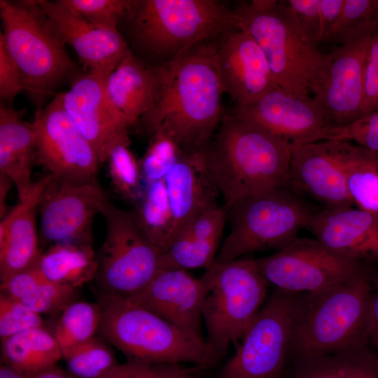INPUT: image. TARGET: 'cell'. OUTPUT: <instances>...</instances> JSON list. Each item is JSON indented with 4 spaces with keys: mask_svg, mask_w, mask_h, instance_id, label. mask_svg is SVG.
<instances>
[{
    "mask_svg": "<svg viewBox=\"0 0 378 378\" xmlns=\"http://www.w3.org/2000/svg\"><path fill=\"white\" fill-rule=\"evenodd\" d=\"M107 200L99 183L74 186L52 177L38 206L43 239L53 244L90 242L93 218Z\"/></svg>",
    "mask_w": 378,
    "mask_h": 378,
    "instance_id": "17",
    "label": "cell"
},
{
    "mask_svg": "<svg viewBox=\"0 0 378 378\" xmlns=\"http://www.w3.org/2000/svg\"><path fill=\"white\" fill-rule=\"evenodd\" d=\"M24 375L26 378H69L56 365Z\"/></svg>",
    "mask_w": 378,
    "mask_h": 378,
    "instance_id": "50",
    "label": "cell"
},
{
    "mask_svg": "<svg viewBox=\"0 0 378 378\" xmlns=\"http://www.w3.org/2000/svg\"><path fill=\"white\" fill-rule=\"evenodd\" d=\"M100 323L98 303L74 302L62 312L52 335L63 356L97 334Z\"/></svg>",
    "mask_w": 378,
    "mask_h": 378,
    "instance_id": "32",
    "label": "cell"
},
{
    "mask_svg": "<svg viewBox=\"0 0 378 378\" xmlns=\"http://www.w3.org/2000/svg\"><path fill=\"white\" fill-rule=\"evenodd\" d=\"M97 334L129 359L211 367L220 357L206 340L186 332L129 298L101 294Z\"/></svg>",
    "mask_w": 378,
    "mask_h": 378,
    "instance_id": "5",
    "label": "cell"
},
{
    "mask_svg": "<svg viewBox=\"0 0 378 378\" xmlns=\"http://www.w3.org/2000/svg\"><path fill=\"white\" fill-rule=\"evenodd\" d=\"M194 372V371H193ZM193 372L187 373L179 378H198L193 374Z\"/></svg>",
    "mask_w": 378,
    "mask_h": 378,
    "instance_id": "52",
    "label": "cell"
},
{
    "mask_svg": "<svg viewBox=\"0 0 378 378\" xmlns=\"http://www.w3.org/2000/svg\"><path fill=\"white\" fill-rule=\"evenodd\" d=\"M330 251L360 262L378 261V216L353 206L316 211L306 227Z\"/></svg>",
    "mask_w": 378,
    "mask_h": 378,
    "instance_id": "22",
    "label": "cell"
},
{
    "mask_svg": "<svg viewBox=\"0 0 378 378\" xmlns=\"http://www.w3.org/2000/svg\"><path fill=\"white\" fill-rule=\"evenodd\" d=\"M184 152L165 132L157 130L139 160L142 179L147 184L164 179Z\"/></svg>",
    "mask_w": 378,
    "mask_h": 378,
    "instance_id": "36",
    "label": "cell"
},
{
    "mask_svg": "<svg viewBox=\"0 0 378 378\" xmlns=\"http://www.w3.org/2000/svg\"><path fill=\"white\" fill-rule=\"evenodd\" d=\"M338 141L349 196L356 208L378 216V153Z\"/></svg>",
    "mask_w": 378,
    "mask_h": 378,
    "instance_id": "29",
    "label": "cell"
},
{
    "mask_svg": "<svg viewBox=\"0 0 378 378\" xmlns=\"http://www.w3.org/2000/svg\"><path fill=\"white\" fill-rule=\"evenodd\" d=\"M0 378H26L21 372L3 364L0 368Z\"/></svg>",
    "mask_w": 378,
    "mask_h": 378,
    "instance_id": "51",
    "label": "cell"
},
{
    "mask_svg": "<svg viewBox=\"0 0 378 378\" xmlns=\"http://www.w3.org/2000/svg\"><path fill=\"white\" fill-rule=\"evenodd\" d=\"M107 78L86 71L71 81L69 90L62 92L66 112L90 144L100 163L106 162L115 146L130 143L132 127L111 102L106 90Z\"/></svg>",
    "mask_w": 378,
    "mask_h": 378,
    "instance_id": "16",
    "label": "cell"
},
{
    "mask_svg": "<svg viewBox=\"0 0 378 378\" xmlns=\"http://www.w3.org/2000/svg\"><path fill=\"white\" fill-rule=\"evenodd\" d=\"M63 358L74 378H98L118 364L113 351L99 336L74 348Z\"/></svg>",
    "mask_w": 378,
    "mask_h": 378,
    "instance_id": "34",
    "label": "cell"
},
{
    "mask_svg": "<svg viewBox=\"0 0 378 378\" xmlns=\"http://www.w3.org/2000/svg\"><path fill=\"white\" fill-rule=\"evenodd\" d=\"M298 293L276 289L258 312L219 378H280L293 335Z\"/></svg>",
    "mask_w": 378,
    "mask_h": 378,
    "instance_id": "11",
    "label": "cell"
},
{
    "mask_svg": "<svg viewBox=\"0 0 378 378\" xmlns=\"http://www.w3.org/2000/svg\"><path fill=\"white\" fill-rule=\"evenodd\" d=\"M202 285L186 270L160 269L138 294L127 298L176 328L201 338Z\"/></svg>",
    "mask_w": 378,
    "mask_h": 378,
    "instance_id": "21",
    "label": "cell"
},
{
    "mask_svg": "<svg viewBox=\"0 0 378 378\" xmlns=\"http://www.w3.org/2000/svg\"><path fill=\"white\" fill-rule=\"evenodd\" d=\"M193 371L179 364L129 359L125 363H118L98 378H179Z\"/></svg>",
    "mask_w": 378,
    "mask_h": 378,
    "instance_id": "41",
    "label": "cell"
},
{
    "mask_svg": "<svg viewBox=\"0 0 378 378\" xmlns=\"http://www.w3.org/2000/svg\"><path fill=\"white\" fill-rule=\"evenodd\" d=\"M374 285H375V288L377 289V292L378 293V277L375 279Z\"/></svg>",
    "mask_w": 378,
    "mask_h": 378,
    "instance_id": "53",
    "label": "cell"
},
{
    "mask_svg": "<svg viewBox=\"0 0 378 378\" xmlns=\"http://www.w3.org/2000/svg\"><path fill=\"white\" fill-rule=\"evenodd\" d=\"M13 183L6 175L0 174V217L2 219L8 213L6 200Z\"/></svg>",
    "mask_w": 378,
    "mask_h": 378,
    "instance_id": "49",
    "label": "cell"
},
{
    "mask_svg": "<svg viewBox=\"0 0 378 378\" xmlns=\"http://www.w3.org/2000/svg\"><path fill=\"white\" fill-rule=\"evenodd\" d=\"M347 378H378V356L363 347Z\"/></svg>",
    "mask_w": 378,
    "mask_h": 378,
    "instance_id": "47",
    "label": "cell"
},
{
    "mask_svg": "<svg viewBox=\"0 0 378 378\" xmlns=\"http://www.w3.org/2000/svg\"><path fill=\"white\" fill-rule=\"evenodd\" d=\"M6 48L22 76L23 91L41 109L64 81L79 74L36 0L0 1Z\"/></svg>",
    "mask_w": 378,
    "mask_h": 378,
    "instance_id": "6",
    "label": "cell"
},
{
    "mask_svg": "<svg viewBox=\"0 0 378 378\" xmlns=\"http://www.w3.org/2000/svg\"><path fill=\"white\" fill-rule=\"evenodd\" d=\"M232 115L291 145L330 139L335 127L319 104L277 87L248 106L234 104Z\"/></svg>",
    "mask_w": 378,
    "mask_h": 378,
    "instance_id": "15",
    "label": "cell"
},
{
    "mask_svg": "<svg viewBox=\"0 0 378 378\" xmlns=\"http://www.w3.org/2000/svg\"><path fill=\"white\" fill-rule=\"evenodd\" d=\"M52 176L34 182L31 192L19 200L0 223V279L6 282L14 275L33 266L38 250L36 214L42 195Z\"/></svg>",
    "mask_w": 378,
    "mask_h": 378,
    "instance_id": "24",
    "label": "cell"
},
{
    "mask_svg": "<svg viewBox=\"0 0 378 378\" xmlns=\"http://www.w3.org/2000/svg\"><path fill=\"white\" fill-rule=\"evenodd\" d=\"M206 342L222 356L237 346L266 300L268 282L256 259L214 260L200 278Z\"/></svg>",
    "mask_w": 378,
    "mask_h": 378,
    "instance_id": "8",
    "label": "cell"
},
{
    "mask_svg": "<svg viewBox=\"0 0 378 378\" xmlns=\"http://www.w3.org/2000/svg\"><path fill=\"white\" fill-rule=\"evenodd\" d=\"M345 0H321L320 42L325 41L342 13Z\"/></svg>",
    "mask_w": 378,
    "mask_h": 378,
    "instance_id": "46",
    "label": "cell"
},
{
    "mask_svg": "<svg viewBox=\"0 0 378 378\" xmlns=\"http://www.w3.org/2000/svg\"><path fill=\"white\" fill-rule=\"evenodd\" d=\"M160 87L158 68L146 64L131 49L106 81L111 102L132 126L153 106Z\"/></svg>",
    "mask_w": 378,
    "mask_h": 378,
    "instance_id": "26",
    "label": "cell"
},
{
    "mask_svg": "<svg viewBox=\"0 0 378 378\" xmlns=\"http://www.w3.org/2000/svg\"><path fill=\"white\" fill-rule=\"evenodd\" d=\"M106 162L114 190L124 200L135 204L142 192V177L139 161L130 150V144L115 146Z\"/></svg>",
    "mask_w": 378,
    "mask_h": 378,
    "instance_id": "35",
    "label": "cell"
},
{
    "mask_svg": "<svg viewBox=\"0 0 378 378\" xmlns=\"http://www.w3.org/2000/svg\"><path fill=\"white\" fill-rule=\"evenodd\" d=\"M230 224L216 261L227 262L252 252L281 249L298 238L316 211L286 186L237 200L227 209Z\"/></svg>",
    "mask_w": 378,
    "mask_h": 378,
    "instance_id": "9",
    "label": "cell"
},
{
    "mask_svg": "<svg viewBox=\"0 0 378 378\" xmlns=\"http://www.w3.org/2000/svg\"><path fill=\"white\" fill-rule=\"evenodd\" d=\"M371 296L367 277L298 295L289 357L297 360L365 346Z\"/></svg>",
    "mask_w": 378,
    "mask_h": 378,
    "instance_id": "4",
    "label": "cell"
},
{
    "mask_svg": "<svg viewBox=\"0 0 378 378\" xmlns=\"http://www.w3.org/2000/svg\"><path fill=\"white\" fill-rule=\"evenodd\" d=\"M34 265L47 280L76 289L95 279L98 259L90 242L66 241L41 253Z\"/></svg>",
    "mask_w": 378,
    "mask_h": 378,
    "instance_id": "28",
    "label": "cell"
},
{
    "mask_svg": "<svg viewBox=\"0 0 378 378\" xmlns=\"http://www.w3.org/2000/svg\"><path fill=\"white\" fill-rule=\"evenodd\" d=\"M94 26L115 30L125 17L130 1L127 0H61Z\"/></svg>",
    "mask_w": 378,
    "mask_h": 378,
    "instance_id": "38",
    "label": "cell"
},
{
    "mask_svg": "<svg viewBox=\"0 0 378 378\" xmlns=\"http://www.w3.org/2000/svg\"><path fill=\"white\" fill-rule=\"evenodd\" d=\"M43 326L44 321L41 314L31 310L20 301L1 293V340L32 328Z\"/></svg>",
    "mask_w": 378,
    "mask_h": 378,
    "instance_id": "40",
    "label": "cell"
},
{
    "mask_svg": "<svg viewBox=\"0 0 378 378\" xmlns=\"http://www.w3.org/2000/svg\"><path fill=\"white\" fill-rule=\"evenodd\" d=\"M256 261L269 284L291 293H312L366 277L362 262L334 253L315 238L298 237Z\"/></svg>",
    "mask_w": 378,
    "mask_h": 378,
    "instance_id": "12",
    "label": "cell"
},
{
    "mask_svg": "<svg viewBox=\"0 0 378 378\" xmlns=\"http://www.w3.org/2000/svg\"><path fill=\"white\" fill-rule=\"evenodd\" d=\"M378 109V33L372 38L366 57L362 116ZM361 116V117H362Z\"/></svg>",
    "mask_w": 378,
    "mask_h": 378,
    "instance_id": "45",
    "label": "cell"
},
{
    "mask_svg": "<svg viewBox=\"0 0 378 378\" xmlns=\"http://www.w3.org/2000/svg\"><path fill=\"white\" fill-rule=\"evenodd\" d=\"M24 110L1 101L0 174L14 183L19 200L31 192V167L35 161V135L31 124L23 120Z\"/></svg>",
    "mask_w": 378,
    "mask_h": 378,
    "instance_id": "27",
    "label": "cell"
},
{
    "mask_svg": "<svg viewBox=\"0 0 378 378\" xmlns=\"http://www.w3.org/2000/svg\"><path fill=\"white\" fill-rule=\"evenodd\" d=\"M286 2L304 35L316 46L320 43L321 0H288Z\"/></svg>",
    "mask_w": 378,
    "mask_h": 378,
    "instance_id": "43",
    "label": "cell"
},
{
    "mask_svg": "<svg viewBox=\"0 0 378 378\" xmlns=\"http://www.w3.org/2000/svg\"><path fill=\"white\" fill-rule=\"evenodd\" d=\"M285 186L300 197L316 201L323 209L354 206L340 161L337 140L294 146Z\"/></svg>",
    "mask_w": 378,
    "mask_h": 378,
    "instance_id": "19",
    "label": "cell"
},
{
    "mask_svg": "<svg viewBox=\"0 0 378 378\" xmlns=\"http://www.w3.org/2000/svg\"><path fill=\"white\" fill-rule=\"evenodd\" d=\"M216 60L224 92L235 105H251L279 87L262 50L244 30L218 37Z\"/></svg>",
    "mask_w": 378,
    "mask_h": 378,
    "instance_id": "18",
    "label": "cell"
},
{
    "mask_svg": "<svg viewBox=\"0 0 378 378\" xmlns=\"http://www.w3.org/2000/svg\"><path fill=\"white\" fill-rule=\"evenodd\" d=\"M204 150L184 152L164 178L173 218L169 244L195 217L218 205L220 193L207 167Z\"/></svg>",
    "mask_w": 378,
    "mask_h": 378,
    "instance_id": "23",
    "label": "cell"
},
{
    "mask_svg": "<svg viewBox=\"0 0 378 378\" xmlns=\"http://www.w3.org/2000/svg\"><path fill=\"white\" fill-rule=\"evenodd\" d=\"M23 84L20 71L0 36V96L1 102L11 105Z\"/></svg>",
    "mask_w": 378,
    "mask_h": 378,
    "instance_id": "44",
    "label": "cell"
},
{
    "mask_svg": "<svg viewBox=\"0 0 378 378\" xmlns=\"http://www.w3.org/2000/svg\"><path fill=\"white\" fill-rule=\"evenodd\" d=\"M100 214L106 225L95 277L101 294L132 297L159 271L162 253L144 233L133 211L119 209L108 199Z\"/></svg>",
    "mask_w": 378,
    "mask_h": 378,
    "instance_id": "10",
    "label": "cell"
},
{
    "mask_svg": "<svg viewBox=\"0 0 378 378\" xmlns=\"http://www.w3.org/2000/svg\"><path fill=\"white\" fill-rule=\"evenodd\" d=\"M367 342L378 349V293L372 294L366 322Z\"/></svg>",
    "mask_w": 378,
    "mask_h": 378,
    "instance_id": "48",
    "label": "cell"
},
{
    "mask_svg": "<svg viewBox=\"0 0 378 378\" xmlns=\"http://www.w3.org/2000/svg\"><path fill=\"white\" fill-rule=\"evenodd\" d=\"M378 33V0H345L342 15L325 41L341 45Z\"/></svg>",
    "mask_w": 378,
    "mask_h": 378,
    "instance_id": "33",
    "label": "cell"
},
{
    "mask_svg": "<svg viewBox=\"0 0 378 378\" xmlns=\"http://www.w3.org/2000/svg\"><path fill=\"white\" fill-rule=\"evenodd\" d=\"M329 140L354 142L378 153V109L347 125L335 127Z\"/></svg>",
    "mask_w": 378,
    "mask_h": 378,
    "instance_id": "42",
    "label": "cell"
},
{
    "mask_svg": "<svg viewBox=\"0 0 378 378\" xmlns=\"http://www.w3.org/2000/svg\"><path fill=\"white\" fill-rule=\"evenodd\" d=\"M293 148L265 130L224 113L204 155L226 209L242 198L285 186Z\"/></svg>",
    "mask_w": 378,
    "mask_h": 378,
    "instance_id": "2",
    "label": "cell"
},
{
    "mask_svg": "<svg viewBox=\"0 0 378 378\" xmlns=\"http://www.w3.org/2000/svg\"><path fill=\"white\" fill-rule=\"evenodd\" d=\"M1 355L4 364L24 374L55 365L62 358L52 333L44 326L1 340Z\"/></svg>",
    "mask_w": 378,
    "mask_h": 378,
    "instance_id": "30",
    "label": "cell"
},
{
    "mask_svg": "<svg viewBox=\"0 0 378 378\" xmlns=\"http://www.w3.org/2000/svg\"><path fill=\"white\" fill-rule=\"evenodd\" d=\"M53 29L71 46L87 71L108 77L130 50L118 29L97 27L61 0H36Z\"/></svg>",
    "mask_w": 378,
    "mask_h": 378,
    "instance_id": "20",
    "label": "cell"
},
{
    "mask_svg": "<svg viewBox=\"0 0 378 378\" xmlns=\"http://www.w3.org/2000/svg\"><path fill=\"white\" fill-rule=\"evenodd\" d=\"M217 38L200 42L155 66L161 78L160 94L139 120L150 136L162 129L185 152L205 149L224 113Z\"/></svg>",
    "mask_w": 378,
    "mask_h": 378,
    "instance_id": "1",
    "label": "cell"
},
{
    "mask_svg": "<svg viewBox=\"0 0 378 378\" xmlns=\"http://www.w3.org/2000/svg\"><path fill=\"white\" fill-rule=\"evenodd\" d=\"M227 219L225 206L218 204L198 215L162 253L160 269L208 267L216 260Z\"/></svg>",
    "mask_w": 378,
    "mask_h": 378,
    "instance_id": "25",
    "label": "cell"
},
{
    "mask_svg": "<svg viewBox=\"0 0 378 378\" xmlns=\"http://www.w3.org/2000/svg\"><path fill=\"white\" fill-rule=\"evenodd\" d=\"M31 124L35 135V161L48 174L74 186L98 183V157L66 112L62 92L36 111Z\"/></svg>",
    "mask_w": 378,
    "mask_h": 378,
    "instance_id": "13",
    "label": "cell"
},
{
    "mask_svg": "<svg viewBox=\"0 0 378 378\" xmlns=\"http://www.w3.org/2000/svg\"><path fill=\"white\" fill-rule=\"evenodd\" d=\"M374 36L340 45L323 53L309 91L334 127L347 125L362 116L365 61Z\"/></svg>",
    "mask_w": 378,
    "mask_h": 378,
    "instance_id": "14",
    "label": "cell"
},
{
    "mask_svg": "<svg viewBox=\"0 0 378 378\" xmlns=\"http://www.w3.org/2000/svg\"><path fill=\"white\" fill-rule=\"evenodd\" d=\"M365 346L337 354L297 360L290 378H347L360 351Z\"/></svg>",
    "mask_w": 378,
    "mask_h": 378,
    "instance_id": "37",
    "label": "cell"
},
{
    "mask_svg": "<svg viewBox=\"0 0 378 378\" xmlns=\"http://www.w3.org/2000/svg\"><path fill=\"white\" fill-rule=\"evenodd\" d=\"M132 211L144 233L163 253L169 244L173 223L164 179L148 183Z\"/></svg>",
    "mask_w": 378,
    "mask_h": 378,
    "instance_id": "31",
    "label": "cell"
},
{
    "mask_svg": "<svg viewBox=\"0 0 378 378\" xmlns=\"http://www.w3.org/2000/svg\"><path fill=\"white\" fill-rule=\"evenodd\" d=\"M233 10L238 29L258 44L279 86L309 96L323 53L305 37L286 1H241Z\"/></svg>",
    "mask_w": 378,
    "mask_h": 378,
    "instance_id": "7",
    "label": "cell"
},
{
    "mask_svg": "<svg viewBox=\"0 0 378 378\" xmlns=\"http://www.w3.org/2000/svg\"><path fill=\"white\" fill-rule=\"evenodd\" d=\"M135 48L158 62L238 29L233 9L216 0L130 1L125 17Z\"/></svg>",
    "mask_w": 378,
    "mask_h": 378,
    "instance_id": "3",
    "label": "cell"
},
{
    "mask_svg": "<svg viewBox=\"0 0 378 378\" xmlns=\"http://www.w3.org/2000/svg\"><path fill=\"white\" fill-rule=\"evenodd\" d=\"M75 295L76 289L52 283L45 278L18 301L39 314H55L62 312L70 304Z\"/></svg>",
    "mask_w": 378,
    "mask_h": 378,
    "instance_id": "39",
    "label": "cell"
}]
</instances>
